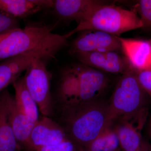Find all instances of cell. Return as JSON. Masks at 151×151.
<instances>
[{"label":"cell","mask_w":151,"mask_h":151,"mask_svg":"<svg viewBox=\"0 0 151 151\" xmlns=\"http://www.w3.org/2000/svg\"><path fill=\"white\" fill-rule=\"evenodd\" d=\"M75 55L81 64L107 73L123 74L131 68L126 58L116 52H96Z\"/></svg>","instance_id":"cell-12"},{"label":"cell","mask_w":151,"mask_h":151,"mask_svg":"<svg viewBox=\"0 0 151 151\" xmlns=\"http://www.w3.org/2000/svg\"><path fill=\"white\" fill-rule=\"evenodd\" d=\"M105 73L81 63L63 72L58 98L61 105L69 106L100 100L109 85Z\"/></svg>","instance_id":"cell-2"},{"label":"cell","mask_w":151,"mask_h":151,"mask_svg":"<svg viewBox=\"0 0 151 151\" xmlns=\"http://www.w3.org/2000/svg\"><path fill=\"white\" fill-rule=\"evenodd\" d=\"M74 150L73 142L67 139L57 144L35 148L32 151H74Z\"/></svg>","instance_id":"cell-20"},{"label":"cell","mask_w":151,"mask_h":151,"mask_svg":"<svg viewBox=\"0 0 151 151\" xmlns=\"http://www.w3.org/2000/svg\"><path fill=\"white\" fill-rule=\"evenodd\" d=\"M53 0H0V12L14 18L24 19L52 9Z\"/></svg>","instance_id":"cell-15"},{"label":"cell","mask_w":151,"mask_h":151,"mask_svg":"<svg viewBox=\"0 0 151 151\" xmlns=\"http://www.w3.org/2000/svg\"><path fill=\"white\" fill-rule=\"evenodd\" d=\"M15 98L22 111L35 122L39 120V108L37 104L27 90L23 77L19 78L13 83Z\"/></svg>","instance_id":"cell-16"},{"label":"cell","mask_w":151,"mask_h":151,"mask_svg":"<svg viewBox=\"0 0 151 151\" xmlns=\"http://www.w3.org/2000/svg\"><path fill=\"white\" fill-rule=\"evenodd\" d=\"M108 127L86 147L89 151H119L121 147L115 129Z\"/></svg>","instance_id":"cell-18"},{"label":"cell","mask_w":151,"mask_h":151,"mask_svg":"<svg viewBox=\"0 0 151 151\" xmlns=\"http://www.w3.org/2000/svg\"><path fill=\"white\" fill-rule=\"evenodd\" d=\"M61 106L62 128L66 135L86 147L115 121L108 103L101 99Z\"/></svg>","instance_id":"cell-1"},{"label":"cell","mask_w":151,"mask_h":151,"mask_svg":"<svg viewBox=\"0 0 151 151\" xmlns=\"http://www.w3.org/2000/svg\"><path fill=\"white\" fill-rule=\"evenodd\" d=\"M46 60H39L26 70L24 84L35 100L43 116L50 117L53 112V103L50 92L52 74L46 67Z\"/></svg>","instance_id":"cell-6"},{"label":"cell","mask_w":151,"mask_h":151,"mask_svg":"<svg viewBox=\"0 0 151 151\" xmlns=\"http://www.w3.org/2000/svg\"><path fill=\"white\" fill-rule=\"evenodd\" d=\"M146 94L131 68L119 78L108 103L114 120L147 112Z\"/></svg>","instance_id":"cell-4"},{"label":"cell","mask_w":151,"mask_h":151,"mask_svg":"<svg viewBox=\"0 0 151 151\" xmlns=\"http://www.w3.org/2000/svg\"><path fill=\"white\" fill-rule=\"evenodd\" d=\"M149 133L151 137V120L149 124Z\"/></svg>","instance_id":"cell-23"},{"label":"cell","mask_w":151,"mask_h":151,"mask_svg":"<svg viewBox=\"0 0 151 151\" xmlns=\"http://www.w3.org/2000/svg\"><path fill=\"white\" fill-rule=\"evenodd\" d=\"M125 57L136 71L151 70V44L149 40L117 37Z\"/></svg>","instance_id":"cell-14"},{"label":"cell","mask_w":151,"mask_h":151,"mask_svg":"<svg viewBox=\"0 0 151 151\" xmlns=\"http://www.w3.org/2000/svg\"><path fill=\"white\" fill-rule=\"evenodd\" d=\"M58 24L18 28L0 34V62L37 46Z\"/></svg>","instance_id":"cell-5"},{"label":"cell","mask_w":151,"mask_h":151,"mask_svg":"<svg viewBox=\"0 0 151 151\" xmlns=\"http://www.w3.org/2000/svg\"><path fill=\"white\" fill-rule=\"evenodd\" d=\"M67 139L62 127L50 119L43 116L36 122L30 137V150L35 148L54 145Z\"/></svg>","instance_id":"cell-13"},{"label":"cell","mask_w":151,"mask_h":151,"mask_svg":"<svg viewBox=\"0 0 151 151\" xmlns=\"http://www.w3.org/2000/svg\"></svg>","instance_id":"cell-26"},{"label":"cell","mask_w":151,"mask_h":151,"mask_svg":"<svg viewBox=\"0 0 151 151\" xmlns=\"http://www.w3.org/2000/svg\"><path fill=\"white\" fill-rule=\"evenodd\" d=\"M149 40V41L150 42V43L151 44V39H150Z\"/></svg>","instance_id":"cell-25"},{"label":"cell","mask_w":151,"mask_h":151,"mask_svg":"<svg viewBox=\"0 0 151 151\" xmlns=\"http://www.w3.org/2000/svg\"><path fill=\"white\" fill-rule=\"evenodd\" d=\"M140 151H150L148 149L147 147L146 146L144 148H143L142 150H141Z\"/></svg>","instance_id":"cell-24"},{"label":"cell","mask_w":151,"mask_h":151,"mask_svg":"<svg viewBox=\"0 0 151 151\" xmlns=\"http://www.w3.org/2000/svg\"><path fill=\"white\" fill-rule=\"evenodd\" d=\"M19 28L18 19L0 12V34Z\"/></svg>","instance_id":"cell-21"},{"label":"cell","mask_w":151,"mask_h":151,"mask_svg":"<svg viewBox=\"0 0 151 151\" xmlns=\"http://www.w3.org/2000/svg\"><path fill=\"white\" fill-rule=\"evenodd\" d=\"M137 9L143 24L142 28L151 29V0H141Z\"/></svg>","instance_id":"cell-19"},{"label":"cell","mask_w":151,"mask_h":151,"mask_svg":"<svg viewBox=\"0 0 151 151\" xmlns=\"http://www.w3.org/2000/svg\"><path fill=\"white\" fill-rule=\"evenodd\" d=\"M147 115L139 114L119 118L121 121L115 128L123 151H140L146 147L141 130Z\"/></svg>","instance_id":"cell-11"},{"label":"cell","mask_w":151,"mask_h":151,"mask_svg":"<svg viewBox=\"0 0 151 151\" xmlns=\"http://www.w3.org/2000/svg\"><path fill=\"white\" fill-rule=\"evenodd\" d=\"M135 71L142 88L151 98V70Z\"/></svg>","instance_id":"cell-22"},{"label":"cell","mask_w":151,"mask_h":151,"mask_svg":"<svg viewBox=\"0 0 151 151\" xmlns=\"http://www.w3.org/2000/svg\"><path fill=\"white\" fill-rule=\"evenodd\" d=\"M52 55L49 44L42 41L35 48L0 62V93L34 62L39 60H48Z\"/></svg>","instance_id":"cell-7"},{"label":"cell","mask_w":151,"mask_h":151,"mask_svg":"<svg viewBox=\"0 0 151 151\" xmlns=\"http://www.w3.org/2000/svg\"><path fill=\"white\" fill-rule=\"evenodd\" d=\"M106 4L98 0H54L52 9L60 20L75 22L78 25L87 20L99 7Z\"/></svg>","instance_id":"cell-10"},{"label":"cell","mask_w":151,"mask_h":151,"mask_svg":"<svg viewBox=\"0 0 151 151\" xmlns=\"http://www.w3.org/2000/svg\"><path fill=\"white\" fill-rule=\"evenodd\" d=\"M0 100L18 142L30 149V137L36 122L26 115L18 105L14 96L7 89L0 93Z\"/></svg>","instance_id":"cell-9"},{"label":"cell","mask_w":151,"mask_h":151,"mask_svg":"<svg viewBox=\"0 0 151 151\" xmlns=\"http://www.w3.org/2000/svg\"><path fill=\"white\" fill-rule=\"evenodd\" d=\"M18 142L0 100V151H19Z\"/></svg>","instance_id":"cell-17"},{"label":"cell","mask_w":151,"mask_h":151,"mask_svg":"<svg viewBox=\"0 0 151 151\" xmlns=\"http://www.w3.org/2000/svg\"><path fill=\"white\" fill-rule=\"evenodd\" d=\"M79 32L70 47V52L73 55L96 52H117L122 50L117 36L98 30H86Z\"/></svg>","instance_id":"cell-8"},{"label":"cell","mask_w":151,"mask_h":151,"mask_svg":"<svg viewBox=\"0 0 151 151\" xmlns=\"http://www.w3.org/2000/svg\"><path fill=\"white\" fill-rule=\"evenodd\" d=\"M142 27L139 17L134 11L106 4L99 7L87 20L65 35L68 39L76 33L95 29L120 37L124 33Z\"/></svg>","instance_id":"cell-3"}]
</instances>
